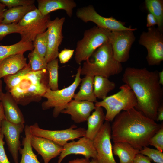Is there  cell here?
<instances>
[{
	"instance_id": "cell-1",
	"label": "cell",
	"mask_w": 163,
	"mask_h": 163,
	"mask_svg": "<svg viewBox=\"0 0 163 163\" xmlns=\"http://www.w3.org/2000/svg\"><path fill=\"white\" fill-rule=\"evenodd\" d=\"M122 80L135 95L137 104L135 108L156 121L158 110L163 102V89L159 83L158 71L128 67L124 70Z\"/></svg>"
},
{
	"instance_id": "cell-2",
	"label": "cell",
	"mask_w": 163,
	"mask_h": 163,
	"mask_svg": "<svg viewBox=\"0 0 163 163\" xmlns=\"http://www.w3.org/2000/svg\"><path fill=\"white\" fill-rule=\"evenodd\" d=\"M111 126L114 143L124 142L140 150L149 145V139L161 125L133 108L117 115Z\"/></svg>"
},
{
	"instance_id": "cell-3",
	"label": "cell",
	"mask_w": 163,
	"mask_h": 163,
	"mask_svg": "<svg viewBox=\"0 0 163 163\" xmlns=\"http://www.w3.org/2000/svg\"><path fill=\"white\" fill-rule=\"evenodd\" d=\"M48 74L47 69L30 71L20 82L10 90L18 104L25 106L40 101L48 89Z\"/></svg>"
},
{
	"instance_id": "cell-4",
	"label": "cell",
	"mask_w": 163,
	"mask_h": 163,
	"mask_svg": "<svg viewBox=\"0 0 163 163\" xmlns=\"http://www.w3.org/2000/svg\"><path fill=\"white\" fill-rule=\"evenodd\" d=\"M81 67V75H99L107 78L119 74L123 70L121 63L114 58L109 41L98 48Z\"/></svg>"
},
{
	"instance_id": "cell-5",
	"label": "cell",
	"mask_w": 163,
	"mask_h": 163,
	"mask_svg": "<svg viewBox=\"0 0 163 163\" xmlns=\"http://www.w3.org/2000/svg\"><path fill=\"white\" fill-rule=\"evenodd\" d=\"M119 89L117 93L94 103L95 106L101 107L106 110V121H113L122 111L135 108L137 105L135 95L128 85L124 84L120 86Z\"/></svg>"
},
{
	"instance_id": "cell-6",
	"label": "cell",
	"mask_w": 163,
	"mask_h": 163,
	"mask_svg": "<svg viewBox=\"0 0 163 163\" xmlns=\"http://www.w3.org/2000/svg\"><path fill=\"white\" fill-rule=\"evenodd\" d=\"M110 31L97 26L85 30L82 38L76 44L75 56L76 63L80 65L89 59L98 48L108 41Z\"/></svg>"
},
{
	"instance_id": "cell-7",
	"label": "cell",
	"mask_w": 163,
	"mask_h": 163,
	"mask_svg": "<svg viewBox=\"0 0 163 163\" xmlns=\"http://www.w3.org/2000/svg\"><path fill=\"white\" fill-rule=\"evenodd\" d=\"M81 66L79 65L74 82L68 87L55 91L49 88L47 89L43 97L46 99V101L42 104L43 110L53 108V116L54 118L59 116L68 104L72 100L75 91L81 82Z\"/></svg>"
},
{
	"instance_id": "cell-8",
	"label": "cell",
	"mask_w": 163,
	"mask_h": 163,
	"mask_svg": "<svg viewBox=\"0 0 163 163\" xmlns=\"http://www.w3.org/2000/svg\"><path fill=\"white\" fill-rule=\"evenodd\" d=\"M50 20V14L43 15L37 8L29 12L17 23L21 40L32 42L38 34L47 30Z\"/></svg>"
},
{
	"instance_id": "cell-9",
	"label": "cell",
	"mask_w": 163,
	"mask_h": 163,
	"mask_svg": "<svg viewBox=\"0 0 163 163\" xmlns=\"http://www.w3.org/2000/svg\"><path fill=\"white\" fill-rule=\"evenodd\" d=\"M139 43L146 49L148 65H160L163 60V31L154 26L148 28L147 31L141 34Z\"/></svg>"
},
{
	"instance_id": "cell-10",
	"label": "cell",
	"mask_w": 163,
	"mask_h": 163,
	"mask_svg": "<svg viewBox=\"0 0 163 163\" xmlns=\"http://www.w3.org/2000/svg\"><path fill=\"white\" fill-rule=\"evenodd\" d=\"M76 17L85 23L91 21L96 24L97 27L110 31L125 30H137L125 26V23L117 20L113 17H106L100 15L95 11L94 6L90 5L78 8L77 10Z\"/></svg>"
},
{
	"instance_id": "cell-11",
	"label": "cell",
	"mask_w": 163,
	"mask_h": 163,
	"mask_svg": "<svg viewBox=\"0 0 163 163\" xmlns=\"http://www.w3.org/2000/svg\"><path fill=\"white\" fill-rule=\"evenodd\" d=\"M30 132L33 136L48 139L59 145L63 147L67 142L84 136L86 130L72 125L69 128L61 130H51L41 129L37 123L29 126Z\"/></svg>"
},
{
	"instance_id": "cell-12",
	"label": "cell",
	"mask_w": 163,
	"mask_h": 163,
	"mask_svg": "<svg viewBox=\"0 0 163 163\" xmlns=\"http://www.w3.org/2000/svg\"><path fill=\"white\" fill-rule=\"evenodd\" d=\"M133 30L110 31L108 37L115 59L122 63L127 62L136 39Z\"/></svg>"
},
{
	"instance_id": "cell-13",
	"label": "cell",
	"mask_w": 163,
	"mask_h": 163,
	"mask_svg": "<svg viewBox=\"0 0 163 163\" xmlns=\"http://www.w3.org/2000/svg\"><path fill=\"white\" fill-rule=\"evenodd\" d=\"M111 138V125L105 121L93 140L97 152L96 160L98 163H117L113 156Z\"/></svg>"
},
{
	"instance_id": "cell-14",
	"label": "cell",
	"mask_w": 163,
	"mask_h": 163,
	"mask_svg": "<svg viewBox=\"0 0 163 163\" xmlns=\"http://www.w3.org/2000/svg\"><path fill=\"white\" fill-rule=\"evenodd\" d=\"M24 124H15L4 119L1 123L0 131L3 134L15 163H18V154L21 148L20 140L21 133L24 128Z\"/></svg>"
},
{
	"instance_id": "cell-15",
	"label": "cell",
	"mask_w": 163,
	"mask_h": 163,
	"mask_svg": "<svg viewBox=\"0 0 163 163\" xmlns=\"http://www.w3.org/2000/svg\"><path fill=\"white\" fill-rule=\"evenodd\" d=\"M65 18L56 17L50 20L48 24L47 30L48 32V46L45 59L47 63L58 57L59 48L62 41L63 36L62 27Z\"/></svg>"
},
{
	"instance_id": "cell-16",
	"label": "cell",
	"mask_w": 163,
	"mask_h": 163,
	"mask_svg": "<svg viewBox=\"0 0 163 163\" xmlns=\"http://www.w3.org/2000/svg\"><path fill=\"white\" fill-rule=\"evenodd\" d=\"M71 154L81 155L87 159L91 158L96 159L97 152L93 140L84 136L80 138L77 141L67 142L63 146V150L59 157L57 163H61L65 158Z\"/></svg>"
},
{
	"instance_id": "cell-17",
	"label": "cell",
	"mask_w": 163,
	"mask_h": 163,
	"mask_svg": "<svg viewBox=\"0 0 163 163\" xmlns=\"http://www.w3.org/2000/svg\"><path fill=\"white\" fill-rule=\"evenodd\" d=\"M31 144L32 148L40 155L44 163H49L53 158L59 155L63 147L46 138L32 135Z\"/></svg>"
},
{
	"instance_id": "cell-18",
	"label": "cell",
	"mask_w": 163,
	"mask_h": 163,
	"mask_svg": "<svg viewBox=\"0 0 163 163\" xmlns=\"http://www.w3.org/2000/svg\"><path fill=\"white\" fill-rule=\"evenodd\" d=\"M95 108L93 102L72 100L61 113L70 115L75 123H79L87 121L91 112Z\"/></svg>"
},
{
	"instance_id": "cell-19",
	"label": "cell",
	"mask_w": 163,
	"mask_h": 163,
	"mask_svg": "<svg viewBox=\"0 0 163 163\" xmlns=\"http://www.w3.org/2000/svg\"><path fill=\"white\" fill-rule=\"evenodd\" d=\"M38 9L43 15L58 10L65 11L67 15L71 18L73 9L77 6L73 0H38Z\"/></svg>"
},
{
	"instance_id": "cell-20",
	"label": "cell",
	"mask_w": 163,
	"mask_h": 163,
	"mask_svg": "<svg viewBox=\"0 0 163 163\" xmlns=\"http://www.w3.org/2000/svg\"><path fill=\"white\" fill-rule=\"evenodd\" d=\"M1 101L8 121L15 124L25 123L24 117L18 104L9 92L3 93Z\"/></svg>"
},
{
	"instance_id": "cell-21",
	"label": "cell",
	"mask_w": 163,
	"mask_h": 163,
	"mask_svg": "<svg viewBox=\"0 0 163 163\" xmlns=\"http://www.w3.org/2000/svg\"><path fill=\"white\" fill-rule=\"evenodd\" d=\"M24 53L11 56L0 63V78L15 74L27 65Z\"/></svg>"
},
{
	"instance_id": "cell-22",
	"label": "cell",
	"mask_w": 163,
	"mask_h": 163,
	"mask_svg": "<svg viewBox=\"0 0 163 163\" xmlns=\"http://www.w3.org/2000/svg\"><path fill=\"white\" fill-rule=\"evenodd\" d=\"M94 110L87 120L88 128L85 136L92 140H93L102 126L105 118L102 107L95 106Z\"/></svg>"
},
{
	"instance_id": "cell-23",
	"label": "cell",
	"mask_w": 163,
	"mask_h": 163,
	"mask_svg": "<svg viewBox=\"0 0 163 163\" xmlns=\"http://www.w3.org/2000/svg\"><path fill=\"white\" fill-rule=\"evenodd\" d=\"M25 136L22 139V145L19 152L21 155V161L19 163H41L38 160L37 156L34 152L31 144L32 136L30 126L26 125L24 128Z\"/></svg>"
},
{
	"instance_id": "cell-24",
	"label": "cell",
	"mask_w": 163,
	"mask_h": 163,
	"mask_svg": "<svg viewBox=\"0 0 163 163\" xmlns=\"http://www.w3.org/2000/svg\"><path fill=\"white\" fill-rule=\"evenodd\" d=\"M112 150L113 154L119 157L120 163L133 162L134 159L139 151L128 143L124 142L114 143Z\"/></svg>"
},
{
	"instance_id": "cell-25",
	"label": "cell",
	"mask_w": 163,
	"mask_h": 163,
	"mask_svg": "<svg viewBox=\"0 0 163 163\" xmlns=\"http://www.w3.org/2000/svg\"><path fill=\"white\" fill-rule=\"evenodd\" d=\"M94 76L86 75L82 79L78 91L75 94L73 98L77 101H88L95 103L97 98L94 92L93 82Z\"/></svg>"
},
{
	"instance_id": "cell-26",
	"label": "cell",
	"mask_w": 163,
	"mask_h": 163,
	"mask_svg": "<svg viewBox=\"0 0 163 163\" xmlns=\"http://www.w3.org/2000/svg\"><path fill=\"white\" fill-rule=\"evenodd\" d=\"M37 8L34 4L19 6L6 9L1 23L3 24L18 23L29 12Z\"/></svg>"
},
{
	"instance_id": "cell-27",
	"label": "cell",
	"mask_w": 163,
	"mask_h": 163,
	"mask_svg": "<svg viewBox=\"0 0 163 163\" xmlns=\"http://www.w3.org/2000/svg\"><path fill=\"white\" fill-rule=\"evenodd\" d=\"M115 83L108 78L97 75L94 76L93 82L94 92L95 97L102 100L107 97L108 94L114 89Z\"/></svg>"
},
{
	"instance_id": "cell-28",
	"label": "cell",
	"mask_w": 163,
	"mask_h": 163,
	"mask_svg": "<svg viewBox=\"0 0 163 163\" xmlns=\"http://www.w3.org/2000/svg\"><path fill=\"white\" fill-rule=\"evenodd\" d=\"M34 49L32 42H27L20 40L16 43L10 45H0V63L6 58L12 55L24 53Z\"/></svg>"
},
{
	"instance_id": "cell-29",
	"label": "cell",
	"mask_w": 163,
	"mask_h": 163,
	"mask_svg": "<svg viewBox=\"0 0 163 163\" xmlns=\"http://www.w3.org/2000/svg\"><path fill=\"white\" fill-rule=\"evenodd\" d=\"M146 8L153 14L157 21L158 28L163 31V0H145Z\"/></svg>"
},
{
	"instance_id": "cell-30",
	"label": "cell",
	"mask_w": 163,
	"mask_h": 163,
	"mask_svg": "<svg viewBox=\"0 0 163 163\" xmlns=\"http://www.w3.org/2000/svg\"><path fill=\"white\" fill-rule=\"evenodd\" d=\"M59 60L56 58L47 64L46 69L48 72V88L52 91L59 90L58 85Z\"/></svg>"
},
{
	"instance_id": "cell-31",
	"label": "cell",
	"mask_w": 163,
	"mask_h": 163,
	"mask_svg": "<svg viewBox=\"0 0 163 163\" xmlns=\"http://www.w3.org/2000/svg\"><path fill=\"white\" fill-rule=\"evenodd\" d=\"M30 71L31 67L28 63L27 66L15 74L4 77L3 78L7 91L18 84L24 76Z\"/></svg>"
},
{
	"instance_id": "cell-32",
	"label": "cell",
	"mask_w": 163,
	"mask_h": 163,
	"mask_svg": "<svg viewBox=\"0 0 163 163\" xmlns=\"http://www.w3.org/2000/svg\"><path fill=\"white\" fill-rule=\"evenodd\" d=\"M48 37L47 30L44 33L38 34L32 42L34 49L40 56L45 58L48 48Z\"/></svg>"
},
{
	"instance_id": "cell-33",
	"label": "cell",
	"mask_w": 163,
	"mask_h": 163,
	"mask_svg": "<svg viewBox=\"0 0 163 163\" xmlns=\"http://www.w3.org/2000/svg\"><path fill=\"white\" fill-rule=\"evenodd\" d=\"M31 70L38 71L46 69L47 64L45 58L42 57L34 49L28 56Z\"/></svg>"
},
{
	"instance_id": "cell-34",
	"label": "cell",
	"mask_w": 163,
	"mask_h": 163,
	"mask_svg": "<svg viewBox=\"0 0 163 163\" xmlns=\"http://www.w3.org/2000/svg\"><path fill=\"white\" fill-rule=\"evenodd\" d=\"M139 153L145 155L156 163H163V153L158 149L145 146L139 150Z\"/></svg>"
},
{
	"instance_id": "cell-35",
	"label": "cell",
	"mask_w": 163,
	"mask_h": 163,
	"mask_svg": "<svg viewBox=\"0 0 163 163\" xmlns=\"http://www.w3.org/2000/svg\"><path fill=\"white\" fill-rule=\"evenodd\" d=\"M149 145L155 147L158 150L163 151V125L149 139Z\"/></svg>"
},
{
	"instance_id": "cell-36",
	"label": "cell",
	"mask_w": 163,
	"mask_h": 163,
	"mask_svg": "<svg viewBox=\"0 0 163 163\" xmlns=\"http://www.w3.org/2000/svg\"><path fill=\"white\" fill-rule=\"evenodd\" d=\"M19 33L17 23L3 24L0 23V41L8 34L14 33L19 34Z\"/></svg>"
},
{
	"instance_id": "cell-37",
	"label": "cell",
	"mask_w": 163,
	"mask_h": 163,
	"mask_svg": "<svg viewBox=\"0 0 163 163\" xmlns=\"http://www.w3.org/2000/svg\"><path fill=\"white\" fill-rule=\"evenodd\" d=\"M34 0H0V2L8 8L19 6H27L34 4Z\"/></svg>"
},
{
	"instance_id": "cell-38",
	"label": "cell",
	"mask_w": 163,
	"mask_h": 163,
	"mask_svg": "<svg viewBox=\"0 0 163 163\" xmlns=\"http://www.w3.org/2000/svg\"><path fill=\"white\" fill-rule=\"evenodd\" d=\"M75 50L64 48L59 52L58 57L60 63L65 64L68 62L72 57Z\"/></svg>"
},
{
	"instance_id": "cell-39",
	"label": "cell",
	"mask_w": 163,
	"mask_h": 163,
	"mask_svg": "<svg viewBox=\"0 0 163 163\" xmlns=\"http://www.w3.org/2000/svg\"><path fill=\"white\" fill-rule=\"evenodd\" d=\"M4 136L0 131V163H10L5 153L4 145L5 142L3 141Z\"/></svg>"
},
{
	"instance_id": "cell-40",
	"label": "cell",
	"mask_w": 163,
	"mask_h": 163,
	"mask_svg": "<svg viewBox=\"0 0 163 163\" xmlns=\"http://www.w3.org/2000/svg\"><path fill=\"white\" fill-rule=\"evenodd\" d=\"M151 160L147 156L140 153L137 154L134 159L133 163H151Z\"/></svg>"
},
{
	"instance_id": "cell-41",
	"label": "cell",
	"mask_w": 163,
	"mask_h": 163,
	"mask_svg": "<svg viewBox=\"0 0 163 163\" xmlns=\"http://www.w3.org/2000/svg\"><path fill=\"white\" fill-rule=\"evenodd\" d=\"M146 27L148 28L154 27L157 25V21L155 16L152 14L149 13L147 16Z\"/></svg>"
},
{
	"instance_id": "cell-42",
	"label": "cell",
	"mask_w": 163,
	"mask_h": 163,
	"mask_svg": "<svg viewBox=\"0 0 163 163\" xmlns=\"http://www.w3.org/2000/svg\"><path fill=\"white\" fill-rule=\"evenodd\" d=\"M89 159L86 158H77L69 161L67 163H90Z\"/></svg>"
},
{
	"instance_id": "cell-43",
	"label": "cell",
	"mask_w": 163,
	"mask_h": 163,
	"mask_svg": "<svg viewBox=\"0 0 163 163\" xmlns=\"http://www.w3.org/2000/svg\"><path fill=\"white\" fill-rule=\"evenodd\" d=\"M163 120V104L159 108L157 114V121H162Z\"/></svg>"
},
{
	"instance_id": "cell-44",
	"label": "cell",
	"mask_w": 163,
	"mask_h": 163,
	"mask_svg": "<svg viewBox=\"0 0 163 163\" xmlns=\"http://www.w3.org/2000/svg\"><path fill=\"white\" fill-rule=\"evenodd\" d=\"M5 118L4 110L1 101L0 100V129L2 120Z\"/></svg>"
},
{
	"instance_id": "cell-45",
	"label": "cell",
	"mask_w": 163,
	"mask_h": 163,
	"mask_svg": "<svg viewBox=\"0 0 163 163\" xmlns=\"http://www.w3.org/2000/svg\"><path fill=\"white\" fill-rule=\"evenodd\" d=\"M5 8V6L0 2V23L3 20L4 14L6 9Z\"/></svg>"
},
{
	"instance_id": "cell-46",
	"label": "cell",
	"mask_w": 163,
	"mask_h": 163,
	"mask_svg": "<svg viewBox=\"0 0 163 163\" xmlns=\"http://www.w3.org/2000/svg\"><path fill=\"white\" fill-rule=\"evenodd\" d=\"M158 78L159 83L161 85H163V70L158 72Z\"/></svg>"
},
{
	"instance_id": "cell-47",
	"label": "cell",
	"mask_w": 163,
	"mask_h": 163,
	"mask_svg": "<svg viewBox=\"0 0 163 163\" xmlns=\"http://www.w3.org/2000/svg\"><path fill=\"white\" fill-rule=\"evenodd\" d=\"M2 91V82L1 78H0V100H1L2 95L3 93Z\"/></svg>"
},
{
	"instance_id": "cell-48",
	"label": "cell",
	"mask_w": 163,
	"mask_h": 163,
	"mask_svg": "<svg viewBox=\"0 0 163 163\" xmlns=\"http://www.w3.org/2000/svg\"><path fill=\"white\" fill-rule=\"evenodd\" d=\"M90 163H98L96 159H92L90 161Z\"/></svg>"
},
{
	"instance_id": "cell-49",
	"label": "cell",
	"mask_w": 163,
	"mask_h": 163,
	"mask_svg": "<svg viewBox=\"0 0 163 163\" xmlns=\"http://www.w3.org/2000/svg\"><path fill=\"white\" fill-rule=\"evenodd\" d=\"M133 163V162H131V163Z\"/></svg>"
}]
</instances>
